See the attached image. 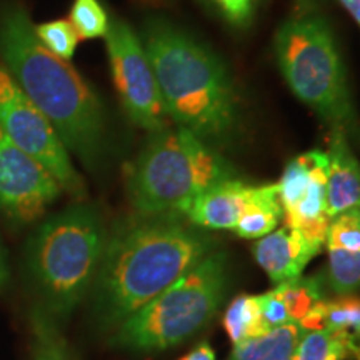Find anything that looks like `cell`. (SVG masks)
Returning <instances> with one entry per match:
<instances>
[{"label":"cell","mask_w":360,"mask_h":360,"mask_svg":"<svg viewBox=\"0 0 360 360\" xmlns=\"http://www.w3.org/2000/svg\"><path fill=\"white\" fill-rule=\"evenodd\" d=\"M283 217L277 184L254 186L249 204L236 225V233L244 238H262L277 229Z\"/></svg>","instance_id":"5bb4252c"},{"label":"cell","mask_w":360,"mask_h":360,"mask_svg":"<svg viewBox=\"0 0 360 360\" xmlns=\"http://www.w3.org/2000/svg\"><path fill=\"white\" fill-rule=\"evenodd\" d=\"M349 360L340 342L328 328L304 330L297 342L292 360Z\"/></svg>","instance_id":"7402d4cb"},{"label":"cell","mask_w":360,"mask_h":360,"mask_svg":"<svg viewBox=\"0 0 360 360\" xmlns=\"http://www.w3.org/2000/svg\"><path fill=\"white\" fill-rule=\"evenodd\" d=\"M0 58L22 92L51 120L67 150L94 165L105 141V110L82 75L40 44L19 4L0 7Z\"/></svg>","instance_id":"7a4b0ae2"},{"label":"cell","mask_w":360,"mask_h":360,"mask_svg":"<svg viewBox=\"0 0 360 360\" xmlns=\"http://www.w3.org/2000/svg\"><path fill=\"white\" fill-rule=\"evenodd\" d=\"M227 179H233L232 165L177 125L148 135L129 169L127 192L137 215H182L200 192Z\"/></svg>","instance_id":"5b68a950"},{"label":"cell","mask_w":360,"mask_h":360,"mask_svg":"<svg viewBox=\"0 0 360 360\" xmlns=\"http://www.w3.org/2000/svg\"><path fill=\"white\" fill-rule=\"evenodd\" d=\"M112 79L120 103L134 124L155 132L167 125L159 85L141 37L122 19H110L105 37Z\"/></svg>","instance_id":"9c48e42d"},{"label":"cell","mask_w":360,"mask_h":360,"mask_svg":"<svg viewBox=\"0 0 360 360\" xmlns=\"http://www.w3.org/2000/svg\"><path fill=\"white\" fill-rule=\"evenodd\" d=\"M317 254L299 232L287 225L259 238L254 245L255 260L276 283L302 276L305 265Z\"/></svg>","instance_id":"7c38bea8"},{"label":"cell","mask_w":360,"mask_h":360,"mask_svg":"<svg viewBox=\"0 0 360 360\" xmlns=\"http://www.w3.org/2000/svg\"><path fill=\"white\" fill-rule=\"evenodd\" d=\"M278 69L292 92L334 130L357 132L347 72L330 27L321 15L282 24L274 40Z\"/></svg>","instance_id":"8992f818"},{"label":"cell","mask_w":360,"mask_h":360,"mask_svg":"<svg viewBox=\"0 0 360 360\" xmlns=\"http://www.w3.org/2000/svg\"><path fill=\"white\" fill-rule=\"evenodd\" d=\"M141 40L169 119L205 142L231 137L238 109L224 62L205 44L164 19L147 20Z\"/></svg>","instance_id":"3957f363"},{"label":"cell","mask_w":360,"mask_h":360,"mask_svg":"<svg viewBox=\"0 0 360 360\" xmlns=\"http://www.w3.org/2000/svg\"><path fill=\"white\" fill-rule=\"evenodd\" d=\"M6 282H7V267H6V262H4L2 252H0V287H2Z\"/></svg>","instance_id":"f546056e"},{"label":"cell","mask_w":360,"mask_h":360,"mask_svg":"<svg viewBox=\"0 0 360 360\" xmlns=\"http://www.w3.org/2000/svg\"><path fill=\"white\" fill-rule=\"evenodd\" d=\"M69 22L79 39H102L109 32L110 19L98 0H74L70 7Z\"/></svg>","instance_id":"44dd1931"},{"label":"cell","mask_w":360,"mask_h":360,"mask_svg":"<svg viewBox=\"0 0 360 360\" xmlns=\"http://www.w3.org/2000/svg\"><path fill=\"white\" fill-rule=\"evenodd\" d=\"M229 285V257L214 250L117 327L122 349L165 350L200 332L219 312Z\"/></svg>","instance_id":"52a82bcc"},{"label":"cell","mask_w":360,"mask_h":360,"mask_svg":"<svg viewBox=\"0 0 360 360\" xmlns=\"http://www.w3.org/2000/svg\"><path fill=\"white\" fill-rule=\"evenodd\" d=\"M252 188L237 179L214 184L193 199L182 215L195 227L212 231H233L249 204Z\"/></svg>","instance_id":"8fae6325"},{"label":"cell","mask_w":360,"mask_h":360,"mask_svg":"<svg viewBox=\"0 0 360 360\" xmlns=\"http://www.w3.org/2000/svg\"><path fill=\"white\" fill-rule=\"evenodd\" d=\"M107 236L96 207L75 204L49 217L30 238L27 269L40 310L56 322L69 317L94 287Z\"/></svg>","instance_id":"277c9868"},{"label":"cell","mask_w":360,"mask_h":360,"mask_svg":"<svg viewBox=\"0 0 360 360\" xmlns=\"http://www.w3.org/2000/svg\"><path fill=\"white\" fill-rule=\"evenodd\" d=\"M224 327L233 344L270 330L262 317V297L238 295L224 315Z\"/></svg>","instance_id":"ac0fdd59"},{"label":"cell","mask_w":360,"mask_h":360,"mask_svg":"<svg viewBox=\"0 0 360 360\" xmlns=\"http://www.w3.org/2000/svg\"><path fill=\"white\" fill-rule=\"evenodd\" d=\"M328 170V155L323 150H310L295 157L283 170L281 182L277 184L278 200L283 214L289 212L302 200L310 184L317 174Z\"/></svg>","instance_id":"2e32d148"},{"label":"cell","mask_w":360,"mask_h":360,"mask_svg":"<svg viewBox=\"0 0 360 360\" xmlns=\"http://www.w3.org/2000/svg\"><path fill=\"white\" fill-rule=\"evenodd\" d=\"M34 30L40 44L47 51H51L53 56L70 62V58L74 57L75 51H77V44L80 39L69 20L56 19L42 22V24H34Z\"/></svg>","instance_id":"cb8c5ba5"},{"label":"cell","mask_w":360,"mask_h":360,"mask_svg":"<svg viewBox=\"0 0 360 360\" xmlns=\"http://www.w3.org/2000/svg\"><path fill=\"white\" fill-rule=\"evenodd\" d=\"M327 155L326 199L327 215L332 219L347 210L360 209V164L342 130L332 134Z\"/></svg>","instance_id":"4fadbf2b"},{"label":"cell","mask_w":360,"mask_h":360,"mask_svg":"<svg viewBox=\"0 0 360 360\" xmlns=\"http://www.w3.org/2000/svg\"><path fill=\"white\" fill-rule=\"evenodd\" d=\"M212 2L233 25H244L254 8V0H212Z\"/></svg>","instance_id":"4316f807"},{"label":"cell","mask_w":360,"mask_h":360,"mask_svg":"<svg viewBox=\"0 0 360 360\" xmlns=\"http://www.w3.org/2000/svg\"><path fill=\"white\" fill-rule=\"evenodd\" d=\"M180 360H215V352L209 344H200L199 347L193 349Z\"/></svg>","instance_id":"83f0119b"},{"label":"cell","mask_w":360,"mask_h":360,"mask_svg":"<svg viewBox=\"0 0 360 360\" xmlns=\"http://www.w3.org/2000/svg\"><path fill=\"white\" fill-rule=\"evenodd\" d=\"M260 297H262V317L267 328H274L292 322L285 305H283L281 297L276 292L270 290Z\"/></svg>","instance_id":"484cf974"},{"label":"cell","mask_w":360,"mask_h":360,"mask_svg":"<svg viewBox=\"0 0 360 360\" xmlns=\"http://www.w3.org/2000/svg\"><path fill=\"white\" fill-rule=\"evenodd\" d=\"M214 250V238L177 214L135 215L117 225L94 282L98 321L119 327Z\"/></svg>","instance_id":"6da1fadb"},{"label":"cell","mask_w":360,"mask_h":360,"mask_svg":"<svg viewBox=\"0 0 360 360\" xmlns=\"http://www.w3.org/2000/svg\"><path fill=\"white\" fill-rule=\"evenodd\" d=\"M60 193L51 172L0 127V210L13 222L30 224L42 217Z\"/></svg>","instance_id":"30bf717a"},{"label":"cell","mask_w":360,"mask_h":360,"mask_svg":"<svg viewBox=\"0 0 360 360\" xmlns=\"http://www.w3.org/2000/svg\"><path fill=\"white\" fill-rule=\"evenodd\" d=\"M326 327L334 334L349 360H360V299L342 295L337 300H327Z\"/></svg>","instance_id":"e0dca14e"},{"label":"cell","mask_w":360,"mask_h":360,"mask_svg":"<svg viewBox=\"0 0 360 360\" xmlns=\"http://www.w3.org/2000/svg\"><path fill=\"white\" fill-rule=\"evenodd\" d=\"M302 327L295 322L274 327L262 335L233 344L229 360H292Z\"/></svg>","instance_id":"9a60e30c"},{"label":"cell","mask_w":360,"mask_h":360,"mask_svg":"<svg viewBox=\"0 0 360 360\" xmlns=\"http://www.w3.org/2000/svg\"><path fill=\"white\" fill-rule=\"evenodd\" d=\"M0 127L17 147L51 172L62 191L84 199L85 184L72 164L70 152L51 120L29 101L4 65H0Z\"/></svg>","instance_id":"ba28073f"},{"label":"cell","mask_w":360,"mask_h":360,"mask_svg":"<svg viewBox=\"0 0 360 360\" xmlns=\"http://www.w3.org/2000/svg\"><path fill=\"white\" fill-rule=\"evenodd\" d=\"M274 292L281 297L290 321L299 323L315 305L323 300V278L321 276L297 277L277 283Z\"/></svg>","instance_id":"d6986e66"},{"label":"cell","mask_w":360,"mask_h":360,"mask_svg":"<svg viewBox=\"0 0 360 360\" xmlns=\"http://www.w3.org/2000/svg\"><path fill=\"white\" fill-rule=\"evenodd\" d=\"M340 4L347 8L350 15H352L355 22L360 25V0H340Z\"/></svg>","instance_id":"f1b7e54d"},{"label":"cell","mask_w":360,"mask_h":360,"mask_svg":"<svg viewBox=\"0 0 360 360\" xmlns=\"http://www.w3.org/2000/svg\"><path fill=\"white\" fill-rule=\"evenodd\" d=\"M326 244L328 249L360 252V209L347 210L330 219Z\"/></svg>","instance_id":"d4e9b609"},{"label":"cell","mask_w":360,"mask_h":360,"mask_svg":"<svg viewBox=\"0 0 360 360\" xmlns=\"http://www.w3.org/2000/svg\"><path fill=\"white\" fill-rule=\"evenodd\" d=\"M34 360H72L57 322L42 310H37L34 315Z\"/></svg>","instance_id":"603a6c76"},{"label":"cell","mask_w":360,"mask_h":360,"mask_svg":"<svg viewBox=\"0 0 360 360\" xmlns=\"http://www.w3.org/2000/svg\"><path fill=\"white\" fill-rule=\"evenodd\" d=\"M326 282L339 295H350L360 289V252L328 249Z\"/></svg>","instance_id":"ffe728a7"}]
</instances>
